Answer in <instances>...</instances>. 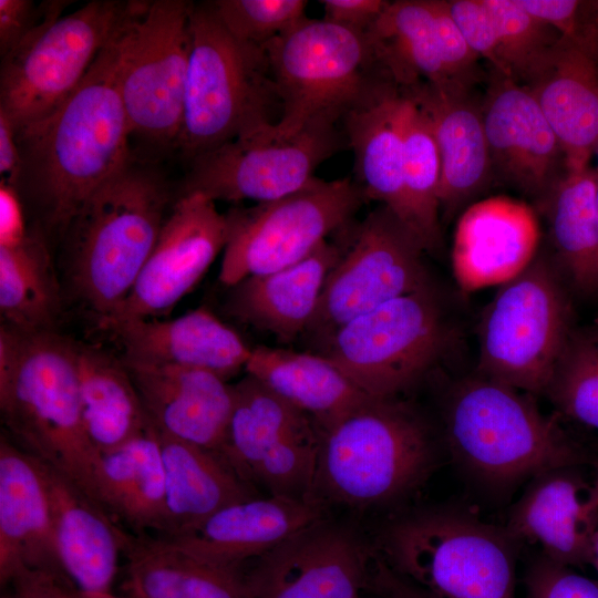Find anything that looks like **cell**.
Listing matches in <instances>:
<instances>
[{
    "mask_svg": "<svg viewBox=\"0 0 598 598\" xmlns=\"http://www.w3.org/2000/svg\"><path fill=\"white\" fill-rule=\"evenodd\" d=\"M326 514L319 499L255 496L220 508L186 536L166 538L197 558L243 569Z\"/></svg>",
    "mask_w": 598,
    "mask_h": 598,
    "instance_id": "24",
    "label": "cell"
},
{
    "mask_svg": "<svg viewBox=\"0 0 598 598\" xmlns=\"http://www.w3.org/2000/svg\"><path fill=\"white\" fill-rule=\"evenodd\" d=\"M368 33L402 90L421 83H452L440 54L429 0L390 1Z\"/></svg>",
    "mask_w": 598,
    "mask_h": 598,
    "instance_id": "38",
    "label": "cell"
},
{
    "mask_svg": "<svg viewBox=\"0 0 598 598\" xmlns=\"http://www.w3.org/2000/svg\"><path fill=\"white\" fill-rule=\"evenodd\" d=\"M545 395L567 417L598 431V329L575 328Z\"/></svg>",
    "mask_w": 598,
    "mask_h": 598,
    "instance_id": "40",
    "label": "cell"
},
{
    "mask_svg": "<svg viewBox=\"0 0 598 598\" xmlns=\"http://www.w3.org/2000/svg\"><path fill=\"white\" fill-rule=\"evenodd\" d=\"M524 85L558 138L565 169L588 166L598 143V50L560 35Z\"/></svg>",
    "mask_w": 598,
    "mask_h": 598,
    "instance_id": "28",
    "label": "cell"
},
{
    "mask_svg": "<svg viewBox=\"0 0 598 598\" xmlns=\"http://www.w3.org/2000/svg\"><path fill=\"white\" fill-rule=\"evenodd\" d=\"M0 410L20 447L101 504L102 455L82 419L75 341L56 331L25 332L1 323Z\"/></svg>",
    "mask_w": 598,
    "mask_h": 598,
    "instance_id": "2",
    "label": "cell"
},
{
    "mask_svg": "<svg viewBox=\"0 0 598 598\" xmlns=\"http://www.w3.org/2000/svg\"><path fill=\"white\" fill-rule=\"evenodd\" d=\"M228 234L226 214L217 210L214 200L197 193L176 196L127 298L99 323L158 318L169 311L225 249Z\"/></svg>",
    "mask_w": 598,
    "mask_h": 598,
    "instance_id": "18",
    "label": "cell"
},
{
    "mask_svg": "<svg viewBox=\"0 0 598 598\" xmlns=\"http://www.w3.org/2000/svg\"><path fill=\"white\" fill-rule=\"evenodd\" d=\"M340 122L316 120L292 134L275 125L243 135L188 162L177 194L212 200L271 202L307 185L316 168L348 145Z\"/></svg>",
    "mask_w": 598,
    "mask_h": 598,
    "instance_id": "14",
    "label": "cell"
},
{
    "mask_svg": "<svg viewBox=\"0 0 598 598\" xmlns=\"http://www.w3.org/2000/svg\"><path fill=\"white\" fill-rule=\"evenodd\" d=\"M595 326H596V327H597V329H598V320H597V321L595 322Z\"/></svg>",
    "mask_w": 598,
    "mask_h": 598,
    "instance_id": "58",
    "label": "cell"
},
{
    "mask_svg": "<svg viewBox=\"0 0 598 598\" xmlns=\"http://www.w3.org/2000/svg\"><path fill=\"white\" fill-rule=\"evenodd\" d=\"M264 48L281 102L275 124L281 134L316 120L341 123L347 113L398 85L368 32L326 19L306 17Z\"/></svg>",
    "mask_w": 598,
    "mask_h": 598,
    "instance_id": "7",
    "label": "cell"
},
{
    "mask_svg": "<svg viewBox=\"0 0 598 598\" xmlns=\"http://www.w3.org/2000/svg\"><path fill=\"white\" fill-rule=\"evenodd\" d=\"M99 497L113 517L136 532L153 529L165 535V473L158 436L151 424L144 433L102 454Z\"/></svg>",
    "mask_w": 598,
    "mask_h": 598,
    "instance_id": "35",
    "label": "cell"
},
{
    "mask_svg": "<svg viewBox=\"0 0 598 598\" xmlns=\"http://www.w3.org/2000/svg\"><path fill=\"white\" fill-rule=\"evenodd\" d=\"M374 550L350 525L327 517L255 560V598H362Z\"/></svg>",
    "mask_w": 598,
    "mask_h": 598,
    "instance_id": "17",
    "label": "cell"
},
{
    "mask_svg": "<svg viewBox=\"0 0 598 598\" xmlns=\"http://www.w3.org/2000/svg\"><path fill=\"white\" fill-rule=\"evenodd\" d=\"M485 4L497 39L498 66L495 71L524 85L560 34L528 13L518 0H485Z\"/></svg>",
    "mask_w": 598,
    "mask_h": 598,
    "instance_id": "41",
    "label": "cell"
},
{
    "mask_svg": "<svg viewBox=\"0 0 598 598\" xmlns=\"http://www.w3.org/2000/svg\"><path fill=\"white\" fill-rule=\"evenodd\" d=\"M580 468L559 467L534 476L505 527L516 542L537 544L545 557L571 568L590 564L598 529L592 482Z\"/></svg>",
    "mask_w": 598,
    "mask_h": 598,
    "instance_id": "20",
    "label": "cell"
},
{
    "mask_svg": "<svg viewBox=\"0 0 598 598\" xmlns=\"http://www.w3.org/2000/svg\"><path fill=\"white\" fill-rule=\"evenodd\" d=\"M99 324L118 340L124 362L195 368L224 380L245 369L252 350L206 308L174 319L133 318Z\"/></svg>",
    "mask_w": 598,
    "mask_h": 598,
    "instance_id": "23",
    "label": "cell"
},
{
    "mask_svg": "<svg viewBox=\"0 0 598 598\" xmlns=\"http://www.w3.org/2000/svg\"><path fill=\"white\" fill-rule=\"evenodd\" d=\"M78 598H130L127 596H116L112 591L106 592H83L76 589Z\"/></svg>",
    "mask_w": 598,
    "mask_h": 598,
    "instance_id": "53",
    "label": "cell"
},
{
    "mask_svg": "<svg viewBox=\"0 0 598 598\" xmlns=\"http://www.w3.org/2000/svg\"><path fill=\"white\" fill-rule=\"evenodd\" d=\"M323 19L358 32H368L390 4L385 0H320Z\"/></svg>",
    "mask_w": 598,
    "mask_h": 598,
    "instance_id": "48",
    "label": "cell"
},
{
    "mask_svg": "<svg viewBox=\"0 0 598 598\" xmlns=\"http://www.w3.org/2000/svg\"><path fill=\"white\" fill-rule=\"evenodd\" d=\"M126 20L60 106L14 131L20 171L13 188L29 227L49 243L61 241L85 199L133 157L118 87Z\"/></svg>",
    "mask_w": 598,
    "mask_h": 598,
    "instance_id": "1",
    "label": "cell"
},
{
    "mask_svg": "<svg viewBox=\"0 0 598 598\" xmlns=\"http://www.w3.org/2000/svg\"><path fill=\"white\" fill-rule=\"evenodd\" d=\"M123 363L155 430L218 454L234 408L233 385L200 369Z\"/></svg>",
    "mask_w": 598,
    "mask_h": 598,
    "instance_id": "22",
    "label": "cell"
},
{
    "mask_svg": "<svg viewBox=\"0 0 598 598\" xmlns=\"http://www.w3.org/2000/svg\"><path fill=\"white\" fill-rule=\"evenodd\" d=\"M528 598H598V578H590L575 568L543 556L526 575Z\"/></svg>",
    "mask_w": 598,
    "mask_h": 598,
    "instance_id": "46",
    "label": "cell"
},
{
    "mask_svg": "<svg viewBox=\"0 0 598 598\" xmlns=\"http://www.w3.org/2000/svg\"><path fill=\"white\" fill-rule=\"evenodd\" d=\"M442 62L448 80L468 89L477 81L480 56L466 42L452 18L446 0H429Z\"/></svg>",
    "mask_w": 598,
    "mask_h": 598,
    "instance_id": "44",
    "label": "cell"
},
{
    "mask_svg": "<svg viewBox=\"0 0 598 598\" xmlns=\"http://www.w3.org/2000/svg\"><path fill=\"white\" fill-rule=\"evenodd\" d=\"M25 570L60 568L52 533L47 482L41 462L0 439V582Z\"/></svg>",
    "mask_w": 598,
    "mask_h": 598,
    "instance_id": "27",
    "label": "cell"
},
{
    "mask_svg": "<svg viewBox=\"0 0 598 598\" xmlns=\"http://www.w3.org/2000/svg\"><path fill=\"white\" fill-rule=\"evenodd\" d=\"M447 333L440 299L430 285L344 323L324 339L321 354L367 395L390 399L435 363Z\"/></svg>",
    "mask_w": 598,
    "mask_h": 598,
    "instance_id": "11",
    "label": "cell"
},
{
    "mask_svg": "<svg viewBox=\"0 0 598 598\" xmlns=\"http://www.w3.org/2000/svg\"><path fill=\"white\" fill-rule=\"evenodd\" d=\"M592 487H594L595 498L598 503V465H597V472H596L595 478L592 481Z\"/></svg>",
    "mask_w": 598,
    "mask_h": 598,
    "instance_id": "56",
    "label": "cell"
},
{
    "mask_svg": "<svg viewBox=\"0 0 598 598\" xmlns=\"http://www.w3.org/2000/svg\"><path fill=\"white\" fill-rule=\"evenodd\" d=\"M537 202L548 223L551 257L569 290L598 296V199L590 164L565 169Z\"/></svg>",
    "mask_w": 598,
    "mask_h": 598,
    "instance_id": "33",
    "label": "cell"
},
{
    "mask_svg": "<svg viewBox=\"0 0 598 598\" xmlns=\"http://www.w3.org/2000/svg\"><path fill=\"white\" fill-rule=\"evenodd\" d=\"M192 2L133 1L118 87L131 135L175 148L184 117Z\"/></svg>",
    "mask_w": 598,
    "mask_h": 598,
    "instance_id": "13",
    "label": "cell"
},
{
    "mask_svg": "<svg viewBox=\"0 0 598 598\" xmlns=\"http://www.w3.org/2000/svg\"><path fill=\"white\" fill-rule=\"evenodd\" d=\"M518 1L528 13L555 29L561 37L598 48V1Z\"/></svg>",
    "mask_w": 598,
    "mask_h": 598,
    "instance_id": "43",
    "label": "cell"
},
{
    "mask_svg": "<svg viewBox=\"0 0 598 598\" xmlns=\"http://www.w3.org/2000/svg\"><path fill=\"white\" fill-rule=\"evenodd\" d=\"M363 598V597H362Z\"/></svg>",
    "mask_w": 598,
    "mask_h": 598,
    "instance_id": "59",
    "label": "cell"
},
{
    "mask_svg": "<svg viewBox=\"0 0 598 598\" xmlns=\"http://www.w3.org/2000/svg\"><path fill=\"white\" fill-rule=\"evenodd\" d=\"M155 431L165 473L164 537L186 536L220 508L258 496L217 453Z\"/></svg>",
    "mask_w": 598,
    "mask_h": 598,
    "instance_id": "31",
    "label": "cell"
},
{
    "mask_svg": "<svg viewBox=\"0 0 598 598\" xmlns=\"http://www.w3.org/2000/svg\"><path fill=\"white\" fill-rule=\"evenodd\" d=\"M175 199L155 167L132 157L70 220L61 239L70 283L99 321L127 298Z\"/></svg>",
    "mask_w": 598,
    "mask_h": 598,
    "instance_id": "3",
    "label": "cell"
},
{
    "mask_svg": "<svg viewBox=\"0 0 598 598\" xmlns=\"http://www.w3.org/2000/svg\"><path fill=\"white\" fill-rule=\"evenodd\" d=\"M348 235L308 329L323 340L350 320L431 285L422 241L389 207L378 206Z\"/></svg>",
    "mask_w": 598,
    "mask_h": 598,
    "instance_id": "16",
    "label": "cell"
},
{
    "mask_svg": "<svg viewBox=\"0 0 598 598\" xmlns=\"http://www.w3.org/2000/svg\"><path fill=\"white\" fill-rule=\"evenodd\" d=\"M404 95L406 97L403 162L405 224L416 234L426 251H435L442 244L439 199L440 156L426 115L405 93Z\"/></svg>",
    "mask_w": 598,
    "mask_h": 598,
    "instance_id": "39",
    "label": "cell"
},
{
    "mask_svg": "<svg viewBox=\"0 0 598 598\" xmlns=\"http://www.w3.org/2000/svg\"><path fill=\"white\" fill-rule=\"evenodd\" d=\"M426 115L441 164L440 214L453 217L488 184L493 169L481 106L460 85L402 90Z\"/></svg>",
    "mask_w": 598,
    "mask_h": 598,
    "instance_id": "25",
    "label": "cell"
},
{
    "mask_svg": "<svg viewBox=\"0 0 598 598\" xmlns=\"http://www.w3.org/2000/svg\"><path fill=\"white\" fill-rule=\"evenodd\" d=\"M11 598H78L76 588L62 574L25 570L11 582Z\"/></svg>",
    "mask_w": 598,
    "mask_h": 598,
    "instance_id": "49",
    "label": "cell"
},
{
    "mask_svg": "<svg viewBox=\"0 0 598 598\" xmlns=\"http://www.w3.org/2000/svg\"><path fill=\"white\" fill-rule=\"evenodd\" d=\"M595 157L596 158V165L595 166H591L594 172H595V176H596V186H597V199H598V143L595 147V151L592 153V156L591 158ZM591 161V159H590Z\"/></svg>",
    "mask_w": 598,
    "mask_h": 598,
    "instance_id": "55",
    "label": "cell"
},
{
    "mask_svg": "<svg viewBox=\"0 0 598 598\" xmlns=\"http://www.w3.org/2000/svg\"><path fill=\"white\" fill-rule=\"evenodd\" d=\"M223 25L239 41L264 48L306 18L305 0L209 1Z\"/></svg>",
    "mask_w": 598,
    "mask_h": 598,
    "instance_id": "42",
    "label": "cell"
},
{
    "mask_svg": "<svg viewBox=\"0 0 598 598\" xmlns=\"http://www.w3.org/2000/svg\"><path fill=\"white\" fill-rule=\"evenodd\" d=\"M435 462L432 433L411 406L369 396L321 433L315 497L354 509L378 507L414 491Z\"/></svg>",
    "mask_w": 598,
    "mask_h": 598,
    "instance_id": "4",
    "label": "cell"
},
{
    "mask_svg": "<svg viewBox=\"0 0 598 598\" xmlns=\"http://www.w3.org/2000/svg\"><path fill=\"white\" fill-rule=\"evenodd\" d=\"M492 165L522 192L540 199L565 165L558 138L529 90L492 70L481 105Z\"/></svg>",
    "mask_w": 598,
    "mask_h": 598,
    "instance_id": "19",
    "label": "cell"
},
{
    "mask_svg": "<svg viewBox=\"0 0 598 598\" xmlns=\"http://www.w3.org/2000/svg\"><path fill=\"white\" fill-rule=\"evenodd\" d=\"M516 543L470 515L424 509L389 523L375 553L436 598H515Z\"/></svg>",
    "mask_w": 598,
    "mask_h": 598,
    "instance_id": "8",
    "label": "cell"
},
{
    "mask_svg": "<svg viewBox=\"0 0 598 598\" xmlns=\"http://www.w3.org/2000/svg\"><path fill=\"white\" fill-rule=\"evenodd\" d=\"M41 464L62 573L80 591H111L128 534L75 483L45 463Z\"/></svg>",
    "mask_w": 598,
    "mask_h": 598,
    "instance_id": "26",
    "label": "cell"
},
{
    "mask_svg": "<svg viewBox=\"0 0 598 598\" xmlns=\"http://www.w3.org/2000/svg\"><path fill=\"white\" fill-rule=\"evenodd\" d=\"M405 106L406 97L395 85L341 120L348 145L354 153L357 183L367 199L389 207L403 223Z\"/></svg>",
    "mask_w": 598,
    "mask_h": 598,
    "instance_id": "32",
    "label": "cell"
},
{
    "mask_svg": "<svg viewBox=\"0 0 598 598\" xmlns=\"http://www.w3.org/2000/svg\"><path fill=\"white\" fill-rule=\"evenodd\" d=\"M29 227L22 203L10 185L0 183V245L22 238Z\"/></svg>",
    "mask_w": 598,
    "mask_h": 598,
    "instance_id": "51",
    "label": "cell"
},
{
    "mask_svg": "<svg viewBox=\"0 0 598 598\" xmlns=\"http://www.w3.org/2000/svg\"><path fill=\"white\" fill-rule=\"evenodd\" d=\"M75 351L84 427L102 455L144 433L150 422L121 358L79 342Z\"/></svg>",
    "mask_w": 598,
    "mask_h": 598,
    "instance_id": "36",
    "label": "cell"
},
{
    "mask_svg": "<svg viewBox=\"0 0 598 598\" xmlns=\"http://www.w3.org/2000/svg\"><path fill=\"white\" fill-rule=\"evenodd\" d=\"M0 311L2 323L14 329L55 331L61 299L49 241L30 227L19 240L0 245Z\"/></svg>",
    "mask_w": 598,
    "mask_h": 598,
    "instance_id": "37",
    "label": "cell"
},
{
    "mask_svg": "<svg viewBox=\"0 0 598 598\" xmlns=\"http://www.w3.org/2000/svg\"><path fill=\"white\" fill-rule=\"evenodd\" d=\"M367 590L379 598H436L394 571L378 554L372 560Z\"/></svg>",
    "mask_w": 598,
    "mask_h": 598,
    "instance_id": "50",
    "label": "cell"
},
{
    "mask_svg": "<svg viewBox=\"0 0 598 598\" xmlns=\"http://www.w3.org/2000/svg\"><path fill=\"white\" fill-rule=\"evenodd\" d=\"M73 1L0 0V56L19 47L29 35L62 17Z\"/></svg>",
    "mask_w": 598,
    "mask_h": 598,
    "instance_id": "45",
    "label": "cell"
},
{
    "mask_svg": "<svg viewBox=\"0 0 598 598\" xmlns=\"http://www.w3.org/2000/svg\"><path fill=\"white\" fill-rule=\"evenodd\" d=\"M20 171V152L16 141L14 130L0 113V175L1 183L14 186Z\"/></svg>",
    "mask_w": 598,
    "mask_h": 598,
    "instance_id": "52",
    "label": "cell"
},
{
    "mask_svg": "<svg viewBox=\"0 0 598 598\" xmlns=\"http://www.w3.org/2000/svg\"><path fill=\"white\" fill-rule=\"evenodd\" d=\"M569 291L546 252H537L501 285L480 322V375L527 394H545L575 329Z\"/></svg>",
    "mask_w": 598,
    "mask_h": 598,
    "instance_id": "9",
    "label": "cell"
},
{
    "mask_svg": "<svg viewBox=\"0 0 598 598\" xmlns=\"http://www.w3.org/2000/svg\"><path fill=\"white\" fill-rule=\"evenodd\" d=\"M520 392L482 375L451 390L443 414L445 437L463 466L487 482L509 484L595 462L556 419Z\"/></svg>",
    "mask_w": 598,
    "mask_h": 598,
    "instance_id": "6",
    "label": "cell"
},
{
    "mask_svg": "<svg viewBox=\"0 0 598 598\" xmlns=\"http://www.w3.org/2000/svg\"><path fill=\"white\" fill-rule=\"evenodd\" d=\"M123 555L130 598H255L243 569L197 558L163 536L128 534Z\"/></svg>",
    "mask_w": 598,
    "mask_h": 598,
    "instance_id": "30",
    "label": "cell"
},
{
    "mask_svg": "<svg viewBox=\"0 0 598 598\" xmlns=\"http://www.w3.org/2000/svg\"><path fill=\"white\" fill-rule=\"evenodd\" d=\"M2 598H11L10 594L2 596Z\"/></svg>",
    "mask_w": 598,
    "mask_h": 598,
    "instance_id": "57",
    "label": "cell"
},
{
    "mask_svg": "<svg viewBox=\"0 0 598 598\" xmlns=\"http://www.w3.org/2000/svg\"><path fill=\"white\" fill-rule=\"evenodd\" d=\"M341 252L339 245L327 239L293 265L239 281L230 287L226 311L282 341L293 340L312 323L324 282Z\"/></svg>",
    "mask_w": 598,
    "mask_h": 598,
    "instance_id": "29",
    "label": "cell"
},
{
    "mask_svg": "<svg viewBox=\"0 0 598 598\" xmlns=\"http://www.w3.org/2000/svg\"><path fill=\"white\" fill-rule=\"evenodd\" d=\"M446 4L470 47L497 69L496 32L485 0H446Z\"/></svg>",
    "mask_w": 598,
    "mask_h": 598,
    "instance_id": "47",
    "label": "cell"
},
{
    "mask_svg": "<svg viewBox=\"0 0 598 598\" xmlns=\"http://www.w3.org/2000/svg\"><path fill=\"white\" fill-rule=\"evenodd\" d=\"M539 236L537 215L524 202L495 196L472 203L454 233L457 283L466 291L505 283L536 256Z\"/></svg>",
    "mask_w": 598,
    "mask_h": 598,
    "instance_id": "21",
    "label": "cell"
},
{
    "mask_svg": "<svg viewBox=\"0 0 598 598\" xmlns=\"http://www.w3.org/2000/svg\"><path fill=\"white\" fill-rule=\"evenodd\" d=\"M233 388L234 408L218 455L254 488L317 499L321 431L313 419L248 374Z\"/></svg>",
    "mask_w": 598,
    "mask_h": 598,
    "instance_id": "15",
    "label": "cell"
},
{
    "mask_svg": "<svg viewBox=\"0 0 598 598\" xmlns=\"http://www.w3.org/2000/svg\"><path fill=\"white\" fill-rule=\"evenodd\" d=\"M245 371L311 416L321 433L369 398L322 354L259 346Z\"/></svg>",
    "mask_w": 598,
    "mask_h": 598,
    "instance_id": "34",
    "label": "cell"
},
{
    "mask_svg": "<svg viewBox=\"0 0 598 598\" xmlns=\"http://www.w3.org/2000/svg\"><path fill=\"white\" fill-rule=\"evenodd\" d=\"M365 200L361 186L348 177L324 181L315 176L281 198L230 209L219 281L230 288L300 261L330 234L349 225Z\"/></svg>",
    "mask_w": 598,
    "mask_h": 598,
    "instance_id": "12",
    "label": "cell"
},
{
    "mask_svg": "<svg viewBox=\"0 0 598 598\" xmlns=\"http://www.w3.org/2000/svg\"><path fill=\"white\" fill-rule=\"evenodd\" d=\"M590 566H592L598 574V529L595 534L592 546H591V554H590Z\"/></svg>",
    "mask_w": 598,
    "mask_h": 598,
    "instance_id": "54",
    "label": "cell"
},
{
    "mask_svg": "<svg viewBox=\"0 0 598 598\" xmlns=\"http://www.w3.org/2000/svg\"><path fill=\"white\" fill-rule=\"evenodd\" d=\"M278 96L265 48L236 39L210 2H192L184 117L175 148L184 159L278 123Z\"/></svg>",
    "mask_w": 598,
    "mask_h": 598,
    "instance_id": "5",
    "label": "cell"
},
{
    "mask_svg": "<svg viewBox=\"0 0 598 598\" xmlns=\"http://www.w3.org/2000/svg\"><path fill=\"white\" fill-rule=\"evenodd\" d=\"M133 1L93 0L29 35L0 65V113L14 131L60 106L117 34Z\"/></svg>",
    "mask_w": 598,
    "mask_h": 598,
    "instance_id": "10",
    "label": "cell"
}]
</instances>
